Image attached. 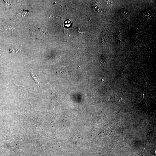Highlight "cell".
<instances>
[{
	"label": "cell",
	"mask_w": 156,
	"mask_h": 156,
	"mask_svg": "<svg viewBox=\"0 0 156 156\" xmlns=\"http://www.w3.org/2000/svg\"><path fill=\"white\" fill-rule=\"evenodd\" d=\"M71 25V23L70 21L68 20H66L64 22L65 26L67 27H68L70 26Z\"/></svg>",
	"instance_id": "obj_6"
},
{
	"label": "cell",
	"mask_w": 156,
	"mask_h": 156,
	"mask_svg": "<svg viewBox=\"0 0 156 156\" xmlns=\"http://www.w3.org/2000/svg\"><path fill=\"white\" fill-rule=\"evenodd\" d=\"M31 75L36 82L38 86H39L41 83V80L38 78L36 74L32 72H30Z\"/></svg>",
	"instance_id": "obj_3"
},
{
	"label": "cell",
	"mask_w": 156,
	"mask_h": 156,
	"mask_svg": "<svg viewBox=\"0 0 156 156\" xmlns=\"http://www.w3.org/2000/svg\"><path fill=\"white\" fill-rule=\"evenodd\" d=\"M30 12L28 10L24 9L19 12L17 14L16 16L20 18H24L28 16Z\"/></svg>",
	"instance_id": "obj_2"
},
{
	"label": "cell",
	"mask_w": 156,
	"mask_h": 156,
	"mask_svg": "<svg viewBox=\"0 0 156 156\" xmlns=\"http://www.w3.org/2000/svg\"><path fill=\"white\" fill-rule=\"evenodd\" d=\"M93 8L94 10L97 12H99L101 10V6L100 4L97 3V2H94L92 4Z\"/></svg>",
	"instance_id": "obj_5"
},
{
	"label": "cell",
	"mask_w": 156,
	"mask_h": 156,
	"mask_svg": "<svg viewBox=\"0 0 156 156\" xmlns=\"http://www.w3.org/2000/svg\"><path fill=\"white\" fill-rule=\"evenodd\" d=\"M110 38L108 33L105 31H103L101 35V43L103 44L106 43L108 41Z\"/></svg>",
	"instance_id": "obj_1"
},
{
	"label": "cell",
	"mask_w": 156,
	"mask_h": 156,
	"mask_svg": "<svg viewBox=\"0 0 156 156\" xmlns=\"http://www.w3.org/2000/svg\"><path fill=\"white\" fill-rule=\"evenodd\" d=\"M115 36L116 39L119 43H120L122 40V37L121 32L118 29L116 30Z\"/></svg>",
	"instance_id": "obj_4"
}]
</instances>
